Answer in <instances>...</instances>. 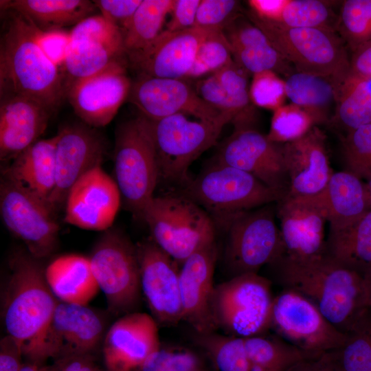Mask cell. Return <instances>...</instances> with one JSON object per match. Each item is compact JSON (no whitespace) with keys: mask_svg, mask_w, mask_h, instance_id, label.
<instances>
[{"mask_svg":"<svg viewBox=\"0 0 371 371\" xmlns=\"http://www.w3.org/2000/svg\"><path fill=\"white\" fill-rule=\"evenodd\" d=\"M284 289L311 300L335 327L347 333L370 306L363 275L327 251L306 260L280 258L271 265Z\"/></svg>","mask_w":371,"mask_h":371,"instance_id":"6da1fadb","label":"cell"},{"mask_svg":"<svg viewBox=\"0 0 371 371\" xmlns=\"http://www.w3.org/2000/svg\"><path fill=\"white\" fill-rule=\"evenodd\" d=\"M6 12L0 42L1 98H27L53 113L66 96L64 76L42 48L40 30L21 14Z\"/></svg>","mask_w":371,"mask_h":371,"instance_id":"7a4b0ae2","label":"cell"},{"mask_svg":"<svg viewBox=\"0 0 371 371\" xmlns=\"http://www.w3.org/2000/svg\"><path fill=\"white\" fill-rule=\"evenodd\" d=\"M3 293L2 315L7 335L21 346L30 360L52 319L59 300L51 291L39 260L17 253L9 262Z\"/></svg>","mask_w":371,"mask_h":371,"instance_id":"3957f363","label":"cell"},{"mask_svg":"<svg viewBox=\"0 0 371 371\" xmlns=\"http://www.w3.org/2000/svg\"><path fill=\"white\" fill-rule=\"evenodd\" d=\"M178 194L201 207L216 229H224L237 215L285 196L243 170L216 162L191 179Z\"/></svg>","mask_w":371,"mask_h":371,"instance_id":"277c9868","label":"cell"},{"mask_svg":"<svg viewBox=\"0 0 371 371\" xmlns=\"http://www.w3.org/2000/svg\"><path fill=\"white\" fill-rule=\"evenodd\" d=\"M147 120L156 151L159 181L183 187L191 179L189 166L216 144L223 127L233 122L234 117L221 113L214 120H193L179 113Z\"/></svg>","mask_w":371,"mask_h":371,"instance_id":"5b68a950","label":"cell"},{"mask_svg":"<svg viewBox=\"0 0 371 371\" xmlns=\"http://www.w3.org/2000/svg\"><path fill=\"white\" fill-rule=\"evenodd\" d=\"M142 219L151 240L178 264L215 242L216 225L210 215L179 194L154 196Z\"/></svg>","mask_w":371,"mask_h":371,"instance_id":"8992f818","label":"cell"},{"mask_svg":"<svg viewBox=\"0 0 371 371\" xmlns=\"http://www.w3.org/2000/svg\"><path fill=\"white\" fill-rule=\"evenodd\" d=\"M249 21L258 26L295 71L332 79L336 87L350 71V58L335 30L287 27L262 21L250 12Z\"/></svg>","mask_w":371,"mask_h":371,"instance_id":"52a82bcc","label":"cell"},{"mask_svg":"<svg viewBox=\"0 0 371 371\" xmlns=\"http://www.w3.org/2000/svg\"><path fill=\"white\" fill-rule=\"evenodd\" d=\"M114 169L125 207L135 218H142L155 196L159 177L148 120L140 115L122 123L116 131Z\"/></svg>","mask_w":371,"mask_h":371,"instance_id":"ba28073f","label":"cell"},{"mask_svg":"<svg viewBox=\"0 0 371 371\" xmlns=\"http://www.w3.org/2000/svg\"><path fill=\"white\" fill-rule=\"evenodd\" d=\"M273 298L266 278L258 273L232 277L214 289L212 313L216 328L234 337L262 335L270 328Z\"/></svg>","mask_w":371,"mask_h":371,"instance_id":"9c48e42d","label":"cell"},{"mask_svg":"<svg viewBox=\"0 0 371 371\" xmlns=\"http://www.w3.org/2000/svg\"><path fill=\"white\" fill-rule=\"evenodd\" d=\"M89 258L109 312L114 315L135 312L142 292L136 245L122 232L109 229Z\"/></svg>","mask_w":371,"mask_h":371,"instance_id":"30bf717a","label":"cell"},{"mask_svg":"<svg viewBox=\"0 0 371 371\" xmlns=\"http://www.w3.org/2000/svg\"><path fill=\"white\" fill-rule=\"evenodd\" d=\"M225 231V262L232 277L258 273L280 258L284 248L273 208L267 205L235 216Z\"/></svg>","mask_w":371,"mask_h":371,"instance_id":"8fae6325","label":"cell"},{"mask_svg":"<svg viewBox=\"0 0 371 371\" xmlns=\"http://www.w3.org/2000/svg\"><path fill=\"white\" fill-rule=\"evenodd\" d=\"M270 328L286 341L314 355L339 349L347 338L311 300L284 289L273 298Z\"/></svg>","mask_w":371,"mask_h":371,"instance_id":"7c38bea8","label":"cell"},{"mask_svg":"<svg viewBox=\"0 0 371 371\" xmlns=\"http://www.w3.org/2000/svg\"><path fill=\"white\" fill-rule=\"evenodd\" d=\"M106 317L87 306L58 302L48 326L30 360L39 366L53 360L92 355L103 343Z\"/></svg>","mask_w":371,"mask_h":371,"instance_id":"4fadbf2b","label":"cell"},{"mask_svg":"<svg viewBox=\"0 0 371 371\" xmlns=\"http://www.w3.org/2000/svg\"><path fill=\"white\" fill-rule=\"evenodd\" d=\"M0 210L5 225L24 243L32 257L40 260L53 254L58 245L59 226L47 203L3 177Z\"/></svg>","mask_w":371,"mask_h":371,"instance_id":"5bb4252c","label":"cell"},{"mask_svg":"<svg viewBox=\"0 0 371 371\" xmlns=\"http://www.w3.org/2000/svg\"><path fill=\"white\" fill-rule=\"evenodd\" d=\"M213 162L243 170L273 190L285 195L288 192L282 144L250 127L234 129L218 148Z\"/></svg>","mask_w":371,"mask_h":371,"instance_id":"9a60e30c","label":"cell"},{"mask_svg":"<svg viewBox=\"0 0 371 371\" xmlns=\"http://www.w3.org/2000/svg\"><path fill=\"white\" fill-rule=\"evenodd\" d=\"M127 67L126 60L115 62L68 87L66 96L84 124L95 128L113 119L131 88Z\"/></svg>","mask_w":371,"mask_h":371,"instance_id":"2e32d148","label":"cell"},{"mask_svg":"<svg viewBox=\"0 0 371 371\" xmlns=\"http://www.w3.org/2000/svg\"><path fill=\"white\" fill-rule=\"evenodd\" d=\"M278 203L277 214L284 248L280 258L302 261L324 254V227L327 219L318 194H286Z\"/></svg>","mask_w":371,"mask_h":371,"instance_id":"e0dca14e","label":"cell"},{"mask_svg":"<svg viewBox=\"0 0 371 371\" xmlns=\"http://www.w3.org/2000/svg\"><path fill=\"white\" fill-rule=\"evenodd\" d=\"M127 100L140 115L150 120L179 113L214 120L221 113L203 100L186 82L177 78L137 75L132 80Z\"/></svg>","mask_w":371,"mask_h":371,"instance_id":"ac0fdd59","label":"cell"},{"mask_svg":"<svg viewBox=\"0 0 371 371\" xmlns=\"http://www.w3.org/2000/svg\"><path fill=\"white\" fill-rule=\"evenodd\" d=\"M141 291L157 323L183 319L178 263L151 239L136 245Z\"/></svg>","mask_w":371,"mask_h":371,"instance_id":"d6986e66","label":"cell"},{"mask_svg":"<svg viewBox=\"0 0 371 371\" xmlns=\"http://www.w3.org/2000/svg\"><path fill=\"white\" fill-rule=\"evenodd\" d=\"M56 136V185L48 201L53 212L82 176L102 165L105 152L102 135L84 123L65 125Z\"/></svg>","mask_w":371,"mask_h":371,"instance_id":"ffe728a7","label":"cell"},{"mask_svg":"<svg viewBox=\"0 0 371 371\" xmlns=\"http://www.w3.org/2000/svg\"><path fill=\"white\" fill-rule=\"evenodd\" d=\"M212 30H163L144 48L126 54L127 65L137 75L182 79L187 77L200 45Z\"/></svg>","mask_w":371,"mask_h":371,"instance_id":"44dd1931","label":"cell"},{"mask_svg":"<svg viewBox=\"0 0 371 371\" xmlns=\"http://www.w3.org/2000/svg\"><path fill=\"white\" fill-rule=\"evenodd\" d=\"M117 183L98 166L82 176L69 190L65 201V221L94 231L109 229L120 207Z\"/></svg>","mask_w":371,"mask_h":371,"instance_id":"7402d4cb","label":"cell"},{"mask_svg":"<svg viewBox=\"0 0 371 371\" xmlns=\"http://www.w3.org/2000/svg\"><path fill=\"white\" fill-rule=\"evenodd\" d=\"M157 323L148 314L133 312L116 320L102 343L108 371H136L160 348Z\"/></svg>","mask_w":371,"mask_h":371,"instance_id":"603a6c76","label":"cell"},{"mask_svg":"<svg viewBox=\"0 0 371 371\" xmlns=\"http://www.w3.org/2000/svg\"><path fill=\"white\" fill-rule=\"evenodd\" d=\"M217 256L214 242L190 256L179 270L183 319L199 334L213 333L217 328L212 313Z\"/></svg>","mask_w":371,"mask_h":371,"instance_id":"cb8c5ba5","label":"cell"},{"mask_svg":"<svg viewBox=\"0 0 371 371\" xmlns=\"http://www.w3.org/2000/svg\"><path fill=\"white\" fill-rule=\"evenodd\" d=\"M289 181L287 195L312 196L321 192L333 172L326 145V137L317 127L295 141L282 144Z\"/></svg>","mask_w":371,"mask_h":371,"instance_id":"d4e9b609","label":"cell"},{"mask_svg":"<svg viewBox=\"0 0 371 371\" xmlns=\"http://www.w3.org/2000/svg\"><path fill=\"white\" fill-rule=\"evenodd\" d=\"M52 114L43 105L27 98H1V160H12L38 141Z\"/></svg>","mask_w":371,"mask_h":371,"instance_id":"484cf974","label":"cell"},{"mask_svg":"<svg viewBox=\"0 0 371 371\" xmlns=\"http://www.w3.org/2000/svg\"><path fill=\"white\" fill-rule=\"evenodd\" d=\"M234 62L249 74L273 71L286 77L295 71L267 35L251 21L238 16L223 30Z\"/></svg>","mask_w":371,"mask_h":371,"instance_id":"4316f807","label":"cell"},{"mask_svg":"<svg viewBox=\"0 0 371 371\" xmlns=\"http://www.w3.org/2000/svg\"><path fill=\"white\" fill-rule=\"evenodd\" d=\"M125 60L123 34L119 30L76 39L69 38L63 65L65 89L76 81Z\"/></svg>","mask_w":371,"mask_h":371,"instance_id":"83f0119b","label":"cell"},{"mask_svg":"<svg viewBox=\"0 0 371 371\" xmlns=\"http://www.w3.org/2000/svg\"><path fill=\"white\" fill-rule=\"evenodd\" d=\"M56 135L38 139L12 159L3 170V177L21 185L48 204L56 185Z\"/></svg>","mask_w":371,"mask_h":371,"instance_id":"f1b7e54d","label":"cell"},{"mask_svg":"<svg viewBox=\"0 0 371 371\" xmlns=\"http://www.w3.org/2000/svg\"><path fill=\"white\" fill-rule=\"evenodd\" d=\"M317 194L331 232L350 226L370 210L364 182L346 170L333 172Z\"/></svg>","mask_w":371,"mask_h":371,"instance_id":"f546056e","label":"cell"},{"mask_svg":"<svg viewBox=\"0 0 371 371\" xmlns=\"http://www.w3.org/2000/svg\"><path fill=\"white\" fill-rule=\"evenodd\" d=\"M47 284L63 302L87 305L100 288L88 257L67 254L56 258L45 269Z\"/></svg>","mask_w":371,"mask_h":371,"instance_id":"4dcf8cb0","label":"cell"},{"mask_svg":"<svg viewBox=\"0 0 371 371\" xmlns=\"http://www.w3.org/2000/svg\"><path fill=\"white\" fill-rule=\"evenodd\" d=\"M1 10L13 11L28 19L42 31L60 30L76 25L90 16L96 6L88 0L1 1Z\"/></svg>","mask_w":371,"mask_h":371,"instance_id":"1f68e13d","label":"cell"},{"mask_svg":"<svg viewBox=\"0 0 371 371\" xmlns=\"http://www.w3.org/2000/svg\"><path fill=\"white\" fill-rule=\"evenodd\" d=\"M326 251L342 264L363 274L371 266V210L350 226L330 231Z\"/></svg>","mask_w":371,"mask_h":371,"instance_id":"d6a6232c","label":"cell"},{"mask_svg":"<svg viewBox=\"0 0 371 371\" xmlns=\"http://www.w3.org/2000/svg\"><path fill=\"white\" fill-rule=\"evenodd\" d=\"M336 89L332 79L309 73L295 71L285 80L286 98L311 113L318 124L328 121L329 109L336 102Z\"/></svg>","mask_w":371,"mask_h":371,"instance_id":"836d02e7","label":"cell"},{"mask_svg":"<svg viewBox=\"0 0 371 371\" xmlns=\"http://www.w3.org/2000/svg\"><path fill=\"white\" fill-rule=\"evenodd\" d=\"M335 118L347 132L371 124V78L350 71L336 89Z\"/></svg>","mask_w":371,"mask_h":371,"instance_id":"e575fe53","label":"cell"},{"mask_svg":"<svg viewBox=\"0 0 371 371\" xmlns=\"http://www.w3.org/2000/svg\"><path fill=\"white\" fill-rule=\"evenodd\" d=\"M252 371H288L297 363L321 355L307 352L278 335L244 338Z\"/></svg>","mask_w":371,"mask_h":371,"instance_id":"d590c367","label":"cell"},{"mask_svg":"<svg viewBox=\"0 0 371 371\" xmlns=\"http://www.w3.org/2000/svg\"><path fill=\"white\" fill-rule=\"evenodd\" d=\"M175 0H142L123 34L126 54L139 50L163 31Z\"/></svg>","mask_w":371,"mask_h":371,"instance_id":"8d00e7d4","label":"cell"},{"mask_svg":"<svg viewBox=\"0 0 371 371\" xmlns=\"http://www.w3.org/2000/svg\"><path fill=\"white\" fill-rule=\"evenodd\" d=\"M344 344L329 352L339 371H371V308L352 325Z\"/></svg>","mask_w":371,"mask_h":371,"instance_id":"74e56055","label":"cell"},{"mask_svg":"<svg viewBox=\"0 0 371 371\" xmlns=\"http://www.w3.org/2000/svg\"><path fill=\"white\" fill-rule=\"evenodd\" d=\"M199 335V344L219 371H252L244 338L213 333Z\"/></svg>","mask_w":371,"mask_h":371,"instance_id":"f35d334b","label":"cell"},{"mask_svg":"<svg viewBox=\"0 0 371 371\" xmlns=\"http://www.w3.org/2000/svg\"><path fill=\"white\" fill-rule=\"evenodd\" d=\"M232 104L236 113L234 129L249 128L253 118L247 73L234 60L214 73Z\"/></svg>","mask_w":371,"mask_h":371,"instance_id":"ab89813d","label":"cell"},{"mask_svg":"<svg viewBox=\"0 0 371 371\" xmlns=\"http://www.w3.org/2000/svg\"><path fill=\"white\" fill-rule=\"evenodd\" d=\"M336 28L352 52L371 40V0L344 1Z\"/></svg>","mask_w":371,"mask_h":371,"instance_id":"60d3db41","label":"cell"},{"mask_svg":"<svg viewBox=\"0 0 371 371\" xmlns=\"http://www.w3.org/2000/svg\"><path fill=\"white\" fill-rule=\"evenodd\" d=\"M267 138L278 144H284L305 135L318 123L306 109L293 103L284 104L273 111Z\"/></svg>","mask_w":371,"mask_h":371,"instance_id":"b9f144b4","label":"cell"},{"mask_svg":"<svg viewBox=\"0 0 371 371\" xmlns=\"http://www.w3.org/2000/svg\"><path fill=\"white\" fill-rule=\"evenodd\" d=\"M332 16L329 3L325 1L286 0L276 24L287 27L333 29L331 25Z\"/></svg>","mask_w":371,"mask_h":371,"instance_id":"7bdbcfd3","label":"cell"},{"mask_svg":"<svg viewBox=\"0 0 371 371\" xmlns=\"http://www.w3.org/2000/svg\"><path fill=\"white\" fill-rule=\"evenodd\" d=\"M233 60L232 48L223 30L214 29L200 45L187 77L212 74Z\"/></svg>","mask_w":371,"mask_h":371,"instance_id":"ee69618b","label":"cell"},{"mask_svg":"<svg viewBox=\"0 0 371 371\" xmlns=\"http://www.w3.org/2000/svg\"><path fill=\"white\" fill-rule=\"evenodd\" d=\"M346 170L361 179L371 174V124L350 131L343 140Z\"/></svg>","mask_w":371,"mask_h":371,"instance_id":"f6af8a7d","label":"cell"},{"mask_svg":"<svg viewBox=\"0 0 371 371\" xmlns=\"http://www.w3.org/2000/svg\"><path fill=\"white\" fill-rule=\"evenodd\" d=\"M249 96L252 104L275 111L284 105L286 98L285 80L273 71H264L252 75Z\"/></svg>","mask_w":371,"mask_h":371,"instance_id":"bcb514c9","label":"cell"},{"mask_svg":"<svg viewBox=\"0 0 371 371\" xmlns=\"http://www.w3.org/2000/svg\"><path fill=\"white\" fill-rule=\"evenodd\" d=\"M199 357L186 348H161L153 353L136 371H196Z\"/></svg>","mask_w":371,"mask_h":371,"instance_id":"7dc6e473","label":"cell"},{"mask_svg":"<svg viewBox=\"0 0 371 371\" xmlns=\"http://www.w3.org/2000/svg\"><path fill=\"white\" fill-rule=\"evenodd\" d=\"M238 8V1L235 0H201L195 27L223 30L237 16Z\"/></svg>","mask_w":371,"mask_h":371,"instance_id":"c3c4849f","label":"cell"},{"mask_svg":"<svg viewBox=\"0 0 371 371\" xmlns=\"http://www.w3.org/2000/svg\"><path fill=\"white\" fill-rule=\"evenodd\" d=\"M142 0H97L96 8L106 20L125 32Z\"/></svg>","mask_w":371,"mask_h":371,"instance_id":"681fc988","label":"cell"},{"mask_svg":"<svg viewBox=\"0 0 371 371\" xmlns=\"http://www.w3.org/2000/svg\"><path fill=\"white\" fill-rule=\"evenodd\" d=\"M195 90L203 100L219 112L232 114L234 117L232 123H234L236 113L226 92L214 74L198 81Z\"/></svg>","mask_w":371,"mask_h":371,"instance_id":"f907efd6","label":"cell"},{"mask_svg":"<svg viewBox=\"0 0 371 371\" xmlns=\"http://www.w3.org/2000/svg\"><path fill=\"white\" fill-rule=\"evenodd\" d=\"M201 0H175L171 18L165 30L181 31L195 27L196 16Z\"/></svg>","mask_w":371,"mask_h":371,"instance_id":"816d5d0a","label":"cell"},{"mask_svg":"<svg viewBox=\"0 0 371 371\" xmlns=\"http://www.w3.org/2000/svg\"><path fill=\"white\" fill-rule=\"evenodd\" d=\"M39 41L47 56L59 67H63L65 54L69 43V33L60 30L42 31Z\"/></svg>","mask_w":371,"mask_h":371,"instance_id":"f5cc1de1","label":"cell"},{"mask_svg":"<svg viewBox=\"0 0 371 371\" xmlns=\"http://www.w3.org/2000/svg\"><path fill=\"white\" fill-rule=\"evenodd\" d=\"M21 346L12 337L5 335L0 341V371H20L23 364Z\"/></svg>","mask_w":371,"mask_h":371,"instance_id":"db71d44e","label":"cell"},{"mask_svg":"<svg viewBox=\"0 0 371 371\" xmlns=\"http://www.w3.org/2000/svg\"><path fill=\"white\" fill-rule=\"evenodd\" d=\"M52 363L56 371H101L92 355L62 357Z\"/></svg>","mask_w":371,"mask_h":371,"instance_id":"11a10c76","label":"cell"},{"mask_svg":"<svg viewBox=\"0 0 371 371\" xmlns=\"http://www.w3.org/2000/svg\"><path fill=\"white\" fill-rule=\"evenodd\" d=\"M352 52L350 71L359 76L371 78V40Z\"/></svg>","mask_w":371,"mask_h":371,"instance_id":"9f6ffc18","label":"cell"},{"mask_svg":"<svg viewBox=\"0 0 371 371\" xmlns=\"http://www.w3.org/2000/svg\"><path fill=\"white\" fill-rule=\"evenodd\" d=\"M288 371H339L328 352L304 360Z\"/></svg>","mask_w":371,"mask_h":371,"instance_id":"6f0895ef","label":"cell"},{"mask_svg":"<svg viewBox=\"0 0 371 371\" xmlns=\"http://www.w3.org/2000/svg\"><path fill=\"white\" fill-rule=\"evenodd\" d=\"M363 275L365 280L368 301L371 308V266L363 273Z\"/></svg>","mask_w":371,"mask_h":371,"instance_id":"680465c9","label":"cell"},{"mask_svg":"<svg viewBox=\"0 0 371 371\" xmlns=\"http://www.w3.org/2000/svg\"><path fill=\"white\" fill-rule=\"evenodd\" d=\"M20 371H40V366L34 363L27 361L23 363Z\"/></svg>","mask_w":371,"mask_h":371,"instance_id":"91938a15","label":"cell"},{"mask_svg":"<svg viewBox=\"0 0 371 371\" xmlns=\"http://www.w3.org/2000/svg\"><path fill=\"white\" fill-rule=\"evenodd\" d=\"M366 179V182H364V184L366 190L369 208L371 210V174Z\"/></svg>","mask_w":371,"mask_h":371,"instance_id":"94428289","label":"cell"},{"mask_svg":"<svg viewBox=\"0 0 371 371\" xmlns=\"http://www.w3.org/2000/svg\"><path fill=\"white\" fill-rule=\"evenodd\" d=\"M40 371H56V369L52 366V363L46 365L44 364L40 366Z\"/></svg>","mask_w":371,"mask_h":371,"instance_id":"6125c7cd","label":"cell"},{"mask_svg":"<svg viewBox=\"0 0 371 371\" xmlns=\"http://www.w3.org/2000/svg\"><path fill=\"white\" fill-rule=\"evenodd\" d=\"M199 371H204V370H203L202 369H201V370H199Z\"/></svg>","mask_w":371,"mask_h":371,"instance_id":"be15d7a7","label":"cell"},{"mask_svg":"<svg viewBox=\"0 0 371 371\" xmlns=\"http://www.w3.org/2000/svg\"><path fill=\"white\" fill-rule=\"evenodd\" d=\"M201 370V369H200ZM199 370H196V371H199Z\"/></svg>","mask_w":371,"mask_h":371,"instance_id":"e7e4bbea","label":"cell"}]
</instances>
